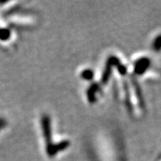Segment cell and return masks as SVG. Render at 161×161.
Here are the masks:
<instances>
[{"label":"cell","mask_w":161,"mask_h":161,"mask_svg":"<svg viewBox=\"0 0 161 161\" xmlns=\"http://www.w3.org/2000/svg\"><path fill=\"white\" fill-rule=\"evenodd\" d=\"M150 60L147 58H142L134 63V73L136 75H142L150 67Z\"/></svg>","instance_id":"obj_1"},{"label":"cell","mask_w":161,"mask_h":161,"mask_svg":"<svg viewBox=\"0 0 161 161\" xmlns=\"http://www.w3.org/2000/svg\"><path fill=\"white\" fill-rule=\"evenodd\" d=\"M152 47L154 49V51L159 52L161 50V35H158L156 37V39L153 41Z\"/></svg>","instance_id":"obj_3"},{"label":"cell","mask_w":161,"mask_h":161,"mask_svg":"<svg viewBox=\"0 0 161 161\" xmlns=\"http://www.w3.org/2000/svg\"><path fill=\"white\" fill-rule=\"evenodd\" d=\"M96 91H98V85L97 84H94L92 85L89 91H88V98H89V100L91 102H94L95 99H96V97H95V94H96Z\"/></svg>","instance_id":"obj_2"},{"label":"cell","mask_w":161,"mask_h":161,"mask_svg":"<svg viewBox=\"0 0 161 161\" xmlns=\"http://www.w3.org/2000/svg\"><path fill=\"white\" fill-rule=\"evenodd\" d=\"M4 125H5V121L0 120V128L2 126H4Z\"/></svg>","instance_id":"obj_6"},{"label":"cell","mask_w":161,"mask_h":161,"mask_svg":"<svg viewBox=\"0 0 161 161\" xmlns=\"http://www.w3.org/2000/svg\"><path fill=\"white\" fill-rule=\"evenodd\" d=\"M93 76H94V74H93V72H92V70H85L81 74V77L84 80H92V78H93Z\"/></svg>","instance_id":"obj_4"},{"label":"cell","mask_w":161,"mask_h":161,"mask_svg":"<svg viewBox=\"0 0 161 161\" xmlns=\"http://www.w3.org/2000/svg\"><path fill=\"white\" fill-rule=\"evenodd\" d=\"M8 36H9V32H8L6 30H2V31H0V37H1L2 39H6V38H8Z\"/></svg>","instance_id":"obj_5"}]
</instances>
